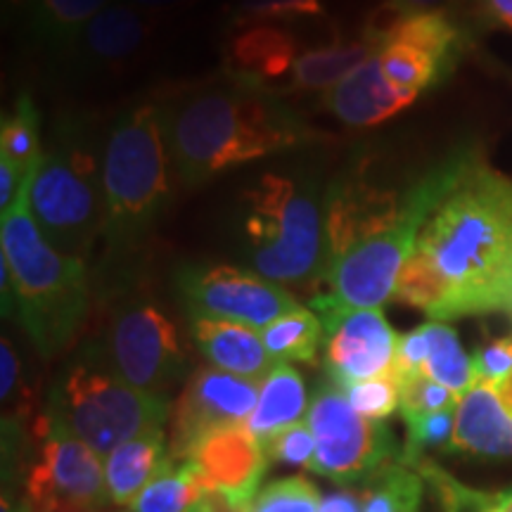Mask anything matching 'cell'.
Returning <instances> with one entry per match:
<instances>
[{
    "label": "cell",
    "instance_id": "obj_1",
    "mask_svg": "<svg viewBox=\"0 0 512 512\" xmlns=\"http://www.w3.org/2000/svg\"><path fill=\"white\" fill-rule=\"evenodd\" d=\"M162 112L171 169L190 188L311 136L266 86L235 74L181 95Z\"/></svg>",
    "mask_w": 512,
    "mask_h": 512
},
{
    "label": "cell",
    "instance_id": "obj_2",
    "mask_svg": "<svg viewBox=\"0 0 512 512\" xmlns=\"http://www.w3.org/2000/svg\"><path fill=\"white\" fill-rule=\"evenodd\" d=\"M418 245L456 292L460 316L508 311L512 302V178L465 169L422 228Z\"/></svg>",
    "mask_w": 512,
    "mask_h": 512
},
{
    "label": "cell",
    "instance_id": "obj_3",
    "mask_svg": "<svg viewBox=\"0 0 512 512\" xmlns=\"http://www.w3.org/2000/svg\"><path fill=\"white\" fill-rule=\"evenodd\" d=\"M31 176L0 219V254L12 275V316L38 354L50 358L72 342L86 318L88 275L83 261L57 252L38 230L29 211Z\"/></svg>",
    "mask_w": 512,
    "mask_h": 512
},
{
    "label": "cell",
    "instance_id": "obj_4",
    "mask_svg": "<svg viewBox=\"0 0 512 512\" xmlns=\"http://www.w3.org/2000/svg\"><path fill=\"white\" fill-rule=\"evenodd\" d=\"M328 188L313 176L264 174L242 195V254L271 283L325 278Z\"/></svg>",
    "mask_w": 512,
    "mask_h": 512
},
{
    "label": "cell",
    "instance_id": "obj_5",
    "mask_svg": "<svg viewBox=\"0 0 512 512\" xmlns=\"http://www.w3.org/2000/svg\"><path fill=\"white\" fill-rule=\"evenodd\" d=\"M467 166V157L448 159L415 183L401 197V214L394 226L361 240L328 268L323 280L330 290L311 299L313 313L325 320L344 311L382 309V304L394 297L396 278L403 261L418 245L422 228L441 200L456 188Z\"/></svg>",
    "mask_w": 512,
    "mask_h": 512
},
{
    "label": "cell",
    "instance_id": "obj_6",
    "mask_svg": "<svg viewBox=\"0 0 512 512\" xmlns=\"http://www.w3.org/2000/svg\"><path fill=\"white\" fill-rule=\"evenodd\" d=\"M105 228L112 247L143 240L171 195V157L166 147L164 112L155 105L128 110L102 145Z\"/></svg>",
    "mask_w": 512,
    "mask_h": 512
},
{
    "label": "cell",
    "instance_id": "obj_7",
    "mask_svg": "<svg viewBox=\"0 0 512 512\" xmlns=\"http://www.w3.org/2000/svg\"><path fill=\"white\" fill-rule=\"evenodd\" d=\"M169 415L171 401L166 396L131 387L91 354L57 380L46 420L107 458L128 439L164 430Z\"/></svg>",
    "mask_w": 512,
    "mask_h": 512
},
{
    "label": "cell",
    "instance_id": "obj_8",
    "mask_svg": "<svg viewBox=\"0 0 512 512\" xmlns=\"http://www.w3.org/2000/svg\"><path fill=\"white\" fill-rule=\"evenodd\" d=\"M29 211L43 238L79 261L105 228L102 159L74 131L62 133L31 176Z\"/></svg>",
    "mask_w": 512,
    "mask_h": 512
},
{
    "label": "cell",
    "instance_id": "obj_9",
    "mask_svg": "<svg viewBox=\"0 0 512 512\" xmlns=\"http://www.w3.org/2000/svg\"><path fill=\"white\" fill-rule=\"evenodd\" d=\"M306 422L316 439L311 472H318L332 482H366L382 467L401 460L392 430L384 422L358 415L344 389L335 382L320 384L311 399Z\"/></svg>",
    "mask_w": 512,
    "mask_h": 512
},
{
    "label": "cell",
    "instance_id": "obj_10",
    "mask_svg": "<svg viewBox=\"0 0 512 512\" xmlns=\"http://www.w3.org/2000/svg\"><path fill=\"white\" fill-rule=\"evenodd\" d=\"M98 361L131 387L166 399L188 366L174 320L150 302L131 304L114 316Z\"/></svg>",
    "mask_w": 512,
    "mask_h": 512
},
{
    "label": "cell",
    "instance_id": "obj_11",
    "mask_svg": "<svg viewBox=\"0 0 512 512\" xmlns=\"http://www.w3.org/2000/svg\"><path fill=\"white\" fill-rule=\"evenodd\" d=\"M176 283L192 320H228L261 332L302 306L283 285L235 266H185Z\"/></svg>",
    "mask_w": 512,
    "mask_h": 512
},
{
    "label": "cell",
    "instance_id": "obj_12",
    "mask_svg": "<svg viewBox=\"0 0 512 512\" xmlns=\"http://www.w3.org/2000/svg\"><path fill=\"white\" fill-rule=\"evenodd\" d=\"M107 498L102 458L46 420L43 446L27 475L31 512H86L100 508Z\"/></svg>",
    "mask_w": 512,
    "mask_h": 512
},
{
    "label": "cell",
    "instance_id": "obj_13",
    "mask_svg": "<svg viewBox=\"0 0 512 512\" xmlns=\"http://www.w3.org/2000/svg\"><path fill=\"white\" fill-rule=\"evenodd\" d=\"M261 382L226 373L219 368H200L185 382L174 413L169 453L181 463L188 448L207 432L230 425H247L259 401Z\"/></svg>",
    "mask_w": 512,
    "mask_h": 512
},
{
    "label": "cell",
    "instance_id": "obj_14",
    "mask_svg": "<svg viewBox=\"0 0 512 512\" xmlns=\"http://www.w3.org/2000/svg\"><path fill=\"white\" fill-rule=\"evenodd\" d=\"M320 323L325 330L323 368L337 387L347 389L392 373L399 335L382 309L344 311Z\"/></svg>",
    "mask_w": 512,
    "mask_h": 512
},
{
    "label": "cell",
    "instance_id": "obj_15",
    "mask_svg": "<svg viewBox=\"0 0 512 512\" xmlns=\"http://www.w3.org/2000/svg\"><path fill=\"white\" fill-rule=\"evenodd\" d=\"M181 463L192 467L211 494H221L235 505H254L271 460L247 425H230L197 439Z\"/></svg>",
    "mask_w": 512,
    "mask_h": 512
},
{
    "label": "cell",
    "instance_id": "obj_16",
    "mask_svg": "<svg viewBox=\"0 0 512 512\" xmlns=\"http://www.w3.org/2000/svg\"><path fill=\"white\" fill-rule=\"evenodd\" d=\"M399 214L401 200L394 192L375 188L358 174L335 178L328 185V202H325L328 268L361 240L394 226Z\"/></svg>",
    "mask_w": 512,
    "mask_h": 512
},
{
    "label": "cell",
    "instance_id": "obj_17",
    "mask_svg": "<svg viewBox=\"0 0 512 512\" xmlns=\"http://www.w3.org/2000/svg\"><path fill=\"white\" fill-rule=\"evenodd\" d=\"M157 27L159 17L136 8L128 0H114L81 31L69 57L88 72H121L143 57Z\"/></svg>",
    "mask_w": 512,
    "mask_h": 512
},
{
    "label": "cell",
    "instance_id": "obj_18",
    "mask_svg": "<svg viewBox=\"0 0 512 512\" xmlns=\"http://www.w3.org/2000/svg\"><path fill=\"white\" fill-rule=\"evenodd\" d=\"M380 53V50H377ZM363 62L354 74L339 81L325 93L323 105L332 117L351 128H370L392 119L394 114L413 105L411 95H403L382 72L380 55Z\"/></svg>",
    "mask_w": 512,
    "mask_h": 512
},
{
    "label": "cell",
    "instance_id": "obj_19",
    "mask_svg": "<svg viewBox=\"0 0 512 512\" xmlns=\"http://www.w3.org/2000/svg\"><path fill=\"white\" fill-rule=\"evenodd\" d=\"M448 448L484 458L512 456V415L489 382L477 380L460 396L456 430Z\"/></svg>",
    "mask_w": 512,
    "mask_h": 512
},
{
    "label": "cell",
    "instance_id": "obj_20",
    "mask_svg": "<svg viewBox=\"0 0 512 512\" xmlns=\"http://www.w3.org/2000/svg\"><path fill=\"white\" fill-rule=\"evenodd\" d=\"M192 339L197 349L211 363V368L261 382L275 368L273 356L264 347L261 332L228 320L195 318Z\"/></svg>",
    "mask_w": 512,
    "mask_h": 512
},
{
    "label": "cell",
    "instance_id": "obj_21",
    "mask_svg": "<svg viewBox=\"0 0 512 512\" xmlns=\"http://www.w3.org/2000/svg\"><path fill=\"white\" fill-rule=\"evenodd\" d=\"M171 463L176 460L166 448L164 430H152L124 441L105 458V482L110 501L131 505L143 494L145 486L155 482Z\"/></svg>",
    "mask_w": 512,
    "mask_h": 512
},
{
    "label": "cell",
    "instance_id": "obj_22",
    "mask_svg": "<svg viewBox=\"0 0 512 512\" xmlns=\"http://www.w3.org/2000/svg\"><path fill=\"white\" fill-rule=\"evenodd\" d=\"M297 38L271 24H252L233 36L228 62L235 76L266 86L268 81L290 74L297 62Z\"/></svg>",
    "mask_w": 512,
    "mask_h": 512
},
{
    "label": "cell",
    "instance_id": "obj_23",
    "mask_svg": "<svg viewBox=\"0 0 512 512\" xmlns=\"http://www.w3.org/2000/svg\"><path fill=\"white\" fill-rule=\"evenodd\" d=\"M309 392L299 370L290 363H275V368L261 380L259 401L249 415L247 430L259 441L271 439L285 427L306 420L309 413Z\"/></svg>",
    "mask_w": 512,
    "mask_h": 512
},
{
    "label": "cell",
    "instance_id": "obj_24",
    "mask_svg": "<svg viewBox=\"0 0 512 512\" xmlns=\"http://www.w3.org/2000/svg\"><path fill=\"white\" fill-rule=\"evenodd\" d=\"M394 299L406 306H413V309H420L432 320H441V323L458 318L453 285L448 283L446 275L439 271L432 256L420 245H415L411 256L403 261L394 285Z\"/></svg>",
    "mask_w": 512,
    "mask_h": 512
},
{
    "label": "cell",
    "instance_id": "obj_25",
    "mask_svg": "<svg viewBox=\"0 0 512 512\" xmlns=\"http://www.w3.org/2000/svg\"><path fill=\"white\" fill-rule=\"evenodd\" d=\"M114 0H31L27 10L34 41L57 53H72L81 31Z\"/></svg>",
    "mask_w": 512,
    "mask_h": 512
},
{
    "label": "cell",
    "instance_id": "obj_26",
    "mask_svg": "<svg viewBox=\"0 0 512 512\" xmlns=\"http://www.w3.org/2000/svg\"><path fill=\"white\" fill-rule=\"evenodd\" d=\"M380 46L366 36L358 41L335 43V46L309 50L299 55L292 67V86L299 91H330L339 81L354 74L363 62H368Z\"/></svg>",
    "mask_w": 512,
    "mask_h": 512
},
{
    "label": "cell",
    "instance_id": "obj_27",
    "mask_svg": "<svg viewBox=\"0 0 512 512\" xmlns=\"http://www.w3.org/2000/svg\"><path fill=\"white\" fill-rule=\"evenodd\" d=\"M422 330H425L427 349L420 375L430 377V380L444 384L451 392L463 396L477 382V377L475 363L460 344L458 332L441 320H427V323H422Z\"/></svg>",
    "mask_w": 512,
    "mask_h": 512
},
{
    "label": "cell",
    "instance_id": "obj_28",
    "mask_svg": "<svg viewBox=\"0 0 512 512\" xmlns=\"http://www.w3.org/2000/svg\"><path fill=\"white\" fill-rule=\"evenodd\" d=\"M261 339L275 363H313L325 330L316 313L299 306L261 330Z\"/></svg>",
    "mask_w": 512,
    "mask_h": 512
},
{
    "label": "cell",
    "instance_id": "obj_29",
    "mask_svg": "<svg viewBox=\"0 0 512 512\" xmlns=\"http://www.w3.org/2000/svg\"><path fill=\"white\" fill-rule=\"evenodd\" d=\"M41 145V117L34 100L22 95L17 100L15 110L3 119L0 128V159L10 162L24 178H29L43 162Z\"/></svg>",
    "mask_w": 512,
    "mask_h": 512
},
{
    "label": "cell",
    "instance_id": "obj_30",
    "mask_svg": "<svg viewBox=\"0 0 512 512\" xmlns=\"http://www.w3.org/2000/svg\"><path fill=\"white\" fill-rule=\"evenodd\" d=\"M425 479L415 467L392 463L366 479L361 491L363 512H420Z\"/></svg>",
    "mask_w": 512,
    "mask_h": 512
},
{
    "label": "cell",
    "instance_id": "obj_31",
    "mask_svg": "<svg viewBox=\"0 0 512 512\" xmlns=\"http://www.w3.org/2000/svg\"><path fill=\"white\" fill-rule=\"evenodd\" d=\"M209 491L204 489L188 463H171L155 482L147 484L131 512H195Z\"/></svg>",
    "mask_w": 512,
    "mask_h": 512
},
{
    "label": "cell",
    "instance_id": "obj_32",
    "mask_svg": "<svg viewBox=\"0 0 512 512\" xmlns=\"http://www.w3.org/2000/svg\"><path fill=\"white\" fill-rule=\"evenodd\" d=\"M377 55H380L384 76L392 81L396 91L411 95L413 100L446 74L444 67L432 55L411 46V43L396 41V38H387Z\"/></svg>",
    "mask_w": 512,
    "mask_h": 512
},
{
    "label": "cell",
    "instance_id": "obj_33",
    "mask_svg": "<svg viewBox=\"0 0 512 512\" xmlns=\"http://www.w3.org/2000/svg\"><path fill=\"white\" fill-rule=\"evenodd\" d=\"M387 38H396V41L411 43V46L425 50L444 67V72L453 67L460 48V31L444 12L406 15Z\"/></svg>",
    "mask_w": 512,
    "mask_h": 512
},
{
    "label": "cell",
    "instance_id": "obj_34",
    "mask_svg": "<svg viewBox=\"0 0 512 512\" xmlns=\"http://www.w3.org/2000/svg\"><path fill=\"white\" fill-rule=\"evenodd\" d=\"M420 472L422 479L432 486L437 494L444 512H479V510H496V512H512V489L498 491V494H484V491L470 489L448 477L441 467L430 460H418L413 465Z\"/></svg>",
    "mask_w": 512,
    "mask_h": 512
},
{
    "label": "cell",
    "instance_id": "obj_35",
    "mask_svg": "<svg viewBox=\"0 0 512 512\" xmlns=\"http://www.w3.org/2000/svg\"><path fill=\"white\" fill-rule=\"evenodd\" d=\"M320 494L302 475L275 479L254 498L252 512H318Z\"/></svg>",
    "mask_w": 512,
    "mask_h": 512
},
{
    "label": "cell",
    "instance_id": "obj_36",
    "mask_svg": "<svg viewBox=\"0 0 512 512\" xmlns=\"http://www.w3.org/2000/svg\"><path fill=\"white\" fill-rule=\"evenodd\" d=\"M408 441L401 451V463L413 467L427 448L448 446L456 430V411H439L425 415H406Z\"/></svg>",
    "mask_w": 512,
    "mask_h": 512
},
{
    "label": "cell",
    "instance_id": "obj_37",
    "mask_svg": "<svg viewBox=\"0 0 512 512\" xmlns=\"http://www.w3.org/2000/svg\"><path fill=\"white\" fill-rule=\"evenodd\" d=\"M344 394H347L349 403L358 415L375 422H382L396 408H401V382L394 373L351 384V387L344 389Z\"/></svg>",
    "mask_w": 512,
    "mask_h": 512
},
{
    "label": "cell",
    "instance_id": "obj_38",
    "mask_svg": "<svg viewBox=\"0 0 512 512\" xmlns=\"http://www.w3.org/2000/svg\"><path fill=\"white\" fill-rule=\"evenodd\" d=\"M323 15L320 0H235L230 17L242 27L264 24L268 19H292V17H318Z\"/></svg>",
    "mask_w": 512,
    "mask_h": 512
},
{
    "label": "cell",
    "instance_id": "obj_39",
    "mask_svg": "<svg viewBox=\"0 0 512 512\" xmlns=\"http://www.w3.org/2000/svg\"><path fill=\"white\" fill-rule=\"evenodd\" d=\"M460 396L430 377H411L401 382V415H425L439 411H456Z\"/></svg>",
    "mask_w": 512,
    "mask_h": 512
},
{
    "label": "cell",
    "instance_id": "obj_40",
    "mask_svg": "<svg viewBox=\"0 0 512 512\" xmlns=\"http://www.w3.org/2000/svg\"><path fill=\"white\" fill-rule=\"evenodd\" d=\"M266 448V456L273 463H285V465H299L306 472H311L313 458H316V439L309 422H297V425L285 427L283 432L273 434L271 439L261 441Z\"/></svg>",
    "mask_w": 512,
    "mask_h": 512
},
{
    "label": "cell",
    "instance_id": "obj_41",
    "mask_svg": "<svg viewBox=\"0 0 512 512\" xmlns=\"http://www.w3.org/2000/svg\"><path fill=\"white\" fill-rule=\"evenodd\" d=\"M472 363H475L477 380L489 384L501 382L503 377H508L512 373V335L484 344V347L477 349V354L472 356Z\"/></svg>",
    "mask_w": 512,
    "mask_h": 512
},
{
    "label": "cell",
    "instance_id": "obj_42",
    "mask_svg": "<svg viewBox=\"0 0 512 512\" xmlns=\"http://www.w3.org/2000/svg\"><path fill=\"white\" fill-rule=\"evenodd\" d=\"M19 382H22L19 356L10 339L3 337V342H0V396H3L5 408H8V403H15Z\"/></svg>",
    "mask_w": 512,
    "mask_h": 512
},
{
    "label": "cell",
    "instance_id": "obj_43",
    "mask_svg": "<svg viewBox=\"0 0 512 512\" xmlns=\"http://www.w3.org/2000/svg\"><path fill=\"white\" fill-rule=\"evenodd\" d=\"M136 8L150 12V15L162 17V15H176V12H183L197 5L200 0H128Z\"/></svg>",
    "mask_w": 512,
    "mask_h": 512
},
{
    "label": "cell",
    "instance_id": "obj_44",
    "mask_svg": "<svg viewBox=\"0 0 512 512\" xmlns=\"http://www.w3.org/2000/svg\"><path fill=\"white\" fill-rule=\"evenodd\" d=\"M318 512H363L361 494L354 491H339V494L325 498Z\"/></svg>",
    "mask_w": 512,
    "mask_h": 512
},
{
    "label": "cell",
    "instance_id": "obj_45",
    "mask_svg": "<svg viewBox=\"0 0 512 512\" xmlns=\"http://www.w3.org/2000/svg\"><path fill=\"white\" fill-rule=\"evenodd\" d=\"M482 3L484 15L491 22L501 24L508 31H512V0H479Z\"/></svg>",
    "mask_w": 512,
    "mask_h": 512
},
{
    "label": "cell",
    "instance_id": "obj_46",
    "mask_svg": "<svg viewBox=\"0 0 512 512\" xmlns=\"http://www.w3.org/2000/svg\"><path fill=\"white\" fill-rule=\"evenodd\" d=\"M403 15H418V12H441L451 0H389Z\"/></svg>",
    "mask_w": 512,
    "mask_h": 512
},
{
    "label": "cell",
    "instance_id": "obj_47",
    "mask_svg": "<svg viewBox=\"0 0 512 512\" xmlns=\"http://www.w3.org/2000/svg\"><path fill=\"white\" fill-rule=\"evenodd\" d=\"M195 512H252V505H235L221 494H211L209 491Z\"/></svg>",
    "mask_w": 512,
    "mask_h": 512
},
{
    "label": "cell",
    "instance_id": "obj_48",
    "mask_svg": "<svg viewBox=\"0 0 512 512\" xmlns=\"http://www.w3.org/2000/svg\"><path fill=\"white\" fill-rule=\"evenodd\" d=\"M491 387L496 389L498 399H501V403L505 406V411H508L512 415V373L508 377H503L501 382L491 384Z\"/></svg>",
    "mask_w": 512,
    "mask_h": 512
},
{
    "label": "cell",
    "instance_id": "obj_49",
    "mask_svg": "<svg viewBox=\"0 0 512 512\" xmlns=\"http://www.w3.org/2000/svg\"><path fill=\"white\" fill-rule=\"evenodd\" d=\"M31 0H3V12L10 17L17 15H27Z\"/></svg>",
    "mask_w": 512,
    "mask_h": 512
},
{
    "label": "cell",
    "instance_id": "obj_50",
    "mask_svg": "<svg viewBox=\"0 0 512 512\" xmlns=\"http://www.w3.org/2000/svg\"><path fill=\"white\" fill-rule=\"evenodd\" d=\"M508 313L512 316V302H510V306H508Z\"/></svg>",
    "mask_w": 512,
    "mask_h": 512
},
{
    "label": "cell",
    "instance_id": "obj_51",
    "mask_svg": "<svg viewBox=\"0 0 512 512\" xmlns=\"http://www.w3.org/2000/svg\"><path fill=\"white\" fill-rule=\"evenodd\" d=\"M114 512H131V510H114Z\"/></svg>",
    "mask_w": 512,
    "mask_h": 512
},
{
    "label": "cell",
    "instance_id": "obj_52",
    "mask_svg": "<svg viewBox=\"0 0 512 512\" xmlns=\"http://www.w3.org/2000/svg\"><path fill=\"white\" fill-rule=\"evenodd\" d=\"M479 512H496V510H479Z\"/></svg>",
    "mask_w": 512,
    "mask_h": 512
}]
</instances>
